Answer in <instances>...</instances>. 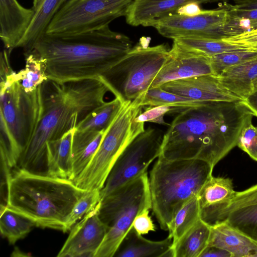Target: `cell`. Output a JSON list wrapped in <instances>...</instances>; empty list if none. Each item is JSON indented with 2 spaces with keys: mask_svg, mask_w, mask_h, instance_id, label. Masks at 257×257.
Returning a JSON list of instances; mask_svg holds the SVG:
<instances>
[{
  "mask_svg": "<svg viewBox=\"0 0 257 257\" xmlns=\"http://www.w3.org/2000/svg\"><path fill=\"white\" fill-rule=\"evenodd\" d=\"M173 42L185 49L199 52L209 57L223 52L243 48L222 40L178 38L174 39Z\"/></svg>",
  "mask_w": 257,
  "mask_h": 257,
  "instance_id": "cell-31",
  "label": "cell"
},
{
  "mask_svg": "<svg viewBox=\"0 0 257 257\" xmlns=\"http://www.w3.org/2000/svg\"><path fill=\"white\" fill-rule=\"evenodd\" d=\"M132 48L128 37L107 26L75 34L45 33L29 52L44 61L48 79L65 82L99 77Z\"/></svg>",
  "mask_w": 257,
  "mask_h": 257,
  "instance_id": "cell-3",
  "label": "cell"
},
{
  "mask_svg": "<svg viewBox=\"0 0 257 257\" xmlns=\"http://www.w3.org/2000/svg\"><path fill=\"white\" fill-rule=\"evenodd\" d=\"M213 170L201 160L157 159L149 178L152 209L162 230H168L180 208L198 195Z\"/></svg>",
  "mask_w": 257,
  "mask_h": 257,
  "instance_id": "cell-5",
  "label": "cell"
},
{
  "mask_svg": "<svg viewBox=\"0 0 257 257\" xmlns=\"http://www.w3.org/2000/svg\"><path fill=\"white\" fill-rule=\"evenodd\" d=\"M225 0H134L125 16L132 26L148 27L152 22L169 15L177 14L179 9L189 3L199 5Z\"/></svg>",
  "mask_w": 257,
  "mask_h": 257,
  "instance_id": "cell-17",
  "label": "cell"
},
{
  "mask_svg": "<svg viewBox=\"0 0 257 257\" xmlns=\"http://www.w3.org/2000/svg\"><path fill=\"white\" fill-rule=\"evenodd\" d=\"M43 0H33V4L32 8L36 12L39 8Z\"/></svg>",
  "mask_w": 257,
  "mask_h": 257,
  "instance_id": "cell-46",
  "label": "cell"
},
{
  "mask_svg": "<svg viewBox=\"0 0 257 257\" xmlns=\"http://www.w3.org/2000/svg\"><path fill=\"white\" fill-rule=\"evenodd\" d=\"M257 90V79L255 81L254 83V91Z\"/></svg>",
  "mask_w": 257,
  "mask_h": 257,
  "instance_id": "cell-47",
  "label": "cell"
},
{
  "mask_svg": "<svg viewBox=\"0 0 257 257\" xmlns=\"http://www.w3.org/2000/svg\"><path fill=\"white\" fill-rule=\"evenodd\" d=\"M172 238L153 241L144 237L132 227L121 242L114 256L118 257H172Z\"/></svg>",
  "mask_w": 257,
  "mask_h": 257,
  "instance_id": "cell-19",
  "label": "cell"
},
{
  "mask_svg": "<svg viewBox=\"0 0 257 257\" xmlns=\"http://www.w3.org/2000/svg\"><path fill=\"white\" fill-rule=\"evenodd\" d=\"M146 209H152L147 172L101 199L99 217L108 230L94 257L114 256L136 216Z\"/></svg>",
  "mask_w": 257,
  "mask_h": 257,
  "instance_id": "cell-9",
  "label": "cell"
},
{
  "mask_svg": "<svg viewBox=\"0 0 257 257\" xmlns=\"http://www.w3.org/2000/svg\"><path fill=\"white\" fill-rule=\"evenodd\" d=\"M222 220L257 241V204L235 209L219 221Z\"/></svg>",
  "mask_w": 257,
  "mask_h": 257,
  "instance_id": "cell-33",
  "label": "cell"
},
{
  "mask_svg": "<svg viewBox=\"0 0 257 257\" xmlns=\"http://www.w3.org/2000/svg\"><path fill=\"white\" fill-rule=\"evenodd\" d=\"M235 5H241L254 2L257 0H232Z\"/></svg>",
  "mask_w": 257,
  "mask_h": 257,
  "instance_id": "cell-45",
  "label": "cell"
},
{
  "mask_svg": "<svg viewBox=\"0 0 257 257\" xmlns=\"http://www.w3.org/2000/svg\"><path fill=\"white\" fill-rule=\"evenodd\" d=\"M234 5L237 8L241 9H257V1L241 5Z\"/></svg>",
  "mask_w": 257,
  "mask_h": 257,
  "instance_id": "cell-44",
  "label": "cell"
},
{
  "mask_svg": "<svg viewBox=\"0 0 257 257\" xmlns=\"http://www.w3.org/2000/svg\"><path fill=\"white\" fill-rule=\"evenodd\" d=\"M257 204V184L241 191L235 192L226 203L201 214V218L210 224L219 221L231 211L245 206Z\"/></svg>",
  "mask_w": 257,
  "mask_h": 257,
  "instance_id": "cell-29",
  "label": "cell"
},
{
  "mask_svg": "<svg viewBox=\"0 0 257 257\" xmlns=\"http://www.w3.org/2000/svg\"><path fill=\"white\" fill-rule=\"evenodd\" d=\"M149 43L148 38H142L125 56L99 76L109 91L122 102L145 93L170 57L166 45L150 47Z\"/></svg>",
  "mask_w": 257,
  "mask_h": 257,
  "instance_id": "cell-8",
  "label": "cell"
},
{
  "mask_svg": "<svg viewBox=\"0 0 257 257\" xmlns=\"http://www.w3.org/2000/svg\"><path fill=\"white\" fill-rule=\"evenodd\" d=\"M0 230L2 235L10 244L25 237L36 226L34 223L27 217L1 205Z\"/></svg>",
  "mask_w": 257,
  "mask_h": 257,
  "instance_id": "cell-27",
  "label": "cell"
},
{
  "mask_svg": "<svg viewBox=\"0 0 257 257\" xmlns=\"http://www.w3.org/2000/svg\"><path fill=\"white\" fill-rule=\"evenodd\" d=\"M243 100L247 107L253 113L254 116L257 117V90L254 91Z\"/></svg>",
  "mask_w": 257,
  "mask_h": 257,
  "instance_id": "cell-43",
  "label": "cell"
},
{
  "mask_svg": "<svg viewBox=\"0 0 257 257\" xmlns=\"http://www.w3.org/2000/svg\"><path fill=\"white\" fill-rule=\"evenodd\" d=\"M134 0H68L54 16L46 33L75 34L101 29L125 16Z\"/></svg>",
  "mask_w": 257,
  "mask_h": 257,
  "instance_id": "cell-10",
  "label": "cell"
},
{
  "mask_svg": "<svg viewBox=\"0 0 257 257\" xmlns=\"http://www.w3.org/2000/svg\"><path fill=\"white\" fill-rule=\"evenodd\" d=\"M229 15L249 21L254 30L257 26V9H241L225 3Z\"/></svg>",
  "mask_w": 257,
  "mask_h": 257,
  "instance_id": "cell-40",
  "label": "cell"
},
{
  "mask_svg": "<svg viewBox=\"0 0 257 257\" xmlns=\"http://www.w3.org/2000/svg\"><path fill=\"white\" fill-rule=\"evenodd\" d=\"M235 192L230 178L212 175L198 195L200 214L226 203L233 197Z\"/></svg>",
  "mask_w": 257,
  "mask_h": 257,
  "instance_id": "cell-24",
  "label": "cell"
},
{
  "mask_svg": "<svg viewBox=\"0 0 257 257\" xmlns=\"http://www.w3.org/2000/svg\"><path fill=\"white\" fill-rule=\"evenodd\" d=\"M145 93L122 103L91 162L74 183L85 190H101L117 159L126 147L144 131L145 122L136 118L142 112L141 101Z\"/></svg>",
  "mask_w": 257,
  "mask_h": 257,
  "instance_id": "cell-7",
  "label": "cell"
},
{
  "mask_svg": "<svg viewBox=\"0 0 257 257\" xmlns=\"http://www.w3.org/2000/svg\"><path fill=\"white\" fill-rule=\"evenodd\" d=\"M211 224L200 218L171 247L172 257H200L208 247Z\"/></svg>",
  "mask_w": 257,
  "mask_h": 257,
  "instance_id": "cell-23",
  "label": "cell"
},
{
  "mask_svg": "<svg viewBox=\"0 0 257 257\" xmlns=\"http://www.w3.org/2000/svg\"><path fill=\"white\" fill-rule=\"evenodd\" d=\"M6 206L36 226L64 232L74 206L87 190L69 179L17 168L7 180Z\"/></svg>",
  "mask_w": 257,
  "mask_h": 257,
  "instance_id": "cell-4",
  "label": "cell"
},
{
  "mask_svg": "<svg viewBox=\"0 0 257 257\" xmlns=\"http://www.w3.org/2000/svg\"><path fill=\"white\" fill-rule=\"evenodd\" d=\"M227 15L225 3L219 8L202 10L196 15H169L152 22L148 27L155 28L162 36L173 40L178 38L222 40L226 38L224 27Z\"/></svg>",
  "mask_w": 257,
  "mask_h": 257,
  "instance_id": "cell-12",
  "label": "cell"
},
{
  "mask_svg": "<svg viewBox=\"0 0 257 257\" xmlns=\"http://www.w3.org/2000/svg\"><path fill=\"white\" fill-rule=\"evenodd\" d=\"M200 257H232L230 252L223 249L208 246L201 254Z\"/></svg>",
  "mask_w": 257,
  "mask_h": 257,
  "instance_id": "cell-41",
  "label": "cell"
},
{
  "mask_svg": "<svg viewBox=\"0 0 257 257\" xmlns=\"http://www.w3.org/2000/svg\"><path fill=\"white\" fill-rule=\"evenodd\" d=\"M204 101H198L163 90L160 87L150 88L141 101L143 107L170 105L183 108L197 106Z\"/></svg>",
  "mask_w": 257,
  "mask_h": 257,
  "instance_id": "cell-32",
  "label": "cell"
},
{
  "mask_svg": "<svg viewBox=\"0 0 257 257\" xmlns=\"http://www.w3.org/2000/svg\"><path fill=\"white\" fill-rule=\"evenodd\" d=\"M208 246L226 250L232 257H257V241L231 225L225 220L211 225Z\"/></svg>",
  "mask_w": 257,
  "mask_h": 257,
  "instance_id": "cell-18",
  "label": "cell"
},
{
  "mask_svg": "<svg viewBox=\"0 0 257 257\" xmlns=\"http://www.w3.org/2000/svg\"><path fill=\"white\" fill-rule=\"evenodd\" d=\"M218 77L225 88L244 100L254 91L257 79V56L226 69Z\"/></svg>",
  "mask_w": 257,
  "mask_h": 257,
  "instance_id": "cell-20",
  "label": "cell"
},
{
  "mask_svg": "<svg viewBox=\"0 0 257 257\" xmlns=\"http://www.w3.org/2000/svg\"><path fill=\"white\" fill-rule=\"evenodd\" d=\"M68 0H43L35 12L32 23L18 48H23L25 54L32 50L34 44L46 33L51 20Z\"/></svg>",
  "mask_w": 257,
  "mask_h": 257,
  "instance_id": "cell-25",
  "label": "cell"
},
{
  "mask_svg": "<svg viewBox=\"0 0 257 257\" xmlns=\"http://www.w3.org/2000/svg\"><path fill=\"white\" fill-rule=\"evenodd\" d=\"M42 111L17 168L47 175L46 145L75 128L93 109L102 105L109 91L99 78L59 82L49 79L40 85Z\"/></svg>",
  "mask_w": 257,
  "mask_h": 257,
  "instance_id": "cell-2",
  "label": "cell"
},
{
  "mask_svg": "<svg viewBox=\"0 0 257 257\" xmlns=\"http://www.w3.org/2000/svg\"><path fill=\"white\" fill-rule=\"evenodd\" d=\"M199 4L195 3H189L180 8L178 11L177 14L193 16L199 14L202 10Z\"/></svg>",
  "mask_w": 257,
  "mask_h": 257,
  "instance_id": "cell-42",
  "label": "cell"
},
{
  "mask_svg": "<svg viewBox=\"0 0 257 257\" xmlns=\"http://www.w3.org/2000/svg\"><path fill=\"white\" fill-rule=\"evenodd\" d=\"M122 103L116 97L109 102H105L79 122L75 131L78 132L94 133L106 130L117 115Z\"/></svg>",
  "mask_w": 257,
  "mask_h": 257,
  "instance_id": "cell-26",
  "label": "cell"
},
{
  "mask_svg": "<svg viewBox=\"0 0 257 257\" xmlns=\"http://www.w3.org/2000/svg\"><path fill=\"white\" fill-rule=\"evenodd\" d=\"M25 55V68L16 72V75L25 90L30 92L37 89L48 78L45 63L41 58L32 52Z\"/></svg>",
  "mask_w": 257,
  "mask_h": 257,
  "instance_id": "cell-30",
  "label": "cell"
},
{
  "mask_svg": "<svg viewBox=\"0 0 257 257\" xmlns=\"http://www.w3.org/2000/svg\"><path fill=\"white\" fill-rule=\"evenodd\" d=\"M10 55L6 49L1 53L0 125L6 128L21 155L41 115V90L40 86L32 92L25 90L11 67Z\"/></svg>",
  "mask_w": 257,
  "mask_h": 257,
  "instance_id": "cell-6",
  "label": "cell"
},
{
  "mask_svg": "<svg viewBox=\"0 0 257 257\" xmlns=\"http://www.w3.org/2000/svg\"><path fill=\"white\" fill-rule=\"evenodd\" d=\"M101 200L100 190H87L72 209L66 221L64 232L71 230L77 222L92 210Z\"/></svg>",
  "mask_w": 257,
  "mask_h": 257,
  "instance_id": "cell-35",
  "label": "cell"
},
{
  "mask_svg": "<svg viewBox=\"0 0 257 257\" xmlns=\"http://www.w3.org/2000/svg\"><path fill=\"white\" fill-rule=\"evenodd\" d=\"M256 28H257V26H256V28H255L254 29H256Z\"/></svg>",
  "mask_w": 257,
  "mask_h": 257,
  "instance_id": "cell-48",
  "label": "cell"
},
{
  "mask_svg": "<svg viewBox=\"0 0 257 257\" xmlns=\"http://www.w3.org/2000/svg\"><path fill=\"white\" fill-rule=\"evenodd\" d=\"M222 40L240 47L257 52V33L247 31L223 39Z\"/></svg>",
  "mask_w": 257,
  "mask_h": 257,
  "instance_id": "cell-38",
  "label": "cell"
},
{
  "mask_svg": "<svg viewBox=\"0 0 257 257\" xmlns=\"http://www.w3.org/2000/svg\"><path fill=\"white\" fill-rule=\"evenodd\" d=\"M170 57L154 78L150 88L178 79L213 74L210 57L185 49L173 42Z\"/></svg>",
  "mask_w": 257,
  "mask_h": 257,
  "instance_id": "cell-14",
  "label": "cell"
},
{
  "mask_svg": "<svg viewBox=\"0 0 257 257\" xmlns=\"http://www.w3.org/2000/svg\"><path fill=\"white\" fill-rule=\"evenodd\" d=\"M163 90L198 101H235L241 100L225 88L218 76L206 74L171 81Z\"/></svg>",
  "mask_w": 257,
  "mask_h": 257,
  "instance_id": "cell-15",
  "label": "cell"
},
{
  "mask_svg": "<svg viewBox=\"0 0 257 257\" xmlns=\"http://www.w3.org/2000/svg\"><path fill=\"white\" fill-rule=\"evenodd\" d=\"M150 210L146 209L143 210L136 216L133 221V227L140 234H146L156 230L153 221L149 214Z\"/></svg>",
  "mask_w": 257,
  "mask_h": 257,
  "instance_id": "cell-39",
  "label": "cell"
},
{
  "mask_svg": "<svg viewBox=\"0 0 257 257\" xmlns=\"http://www.w3.org/2000/svg\"><path fill=\"white\" fill-rule=\"evenodd\" d=\"M257 56V52L242 48L210 57L213 74L218 76L226 69Z\"/></svg>",
  "mask_w": 257,
  "mask_h": 257,
  "instance_id": "cell-34",
  "label": "cell"
},
{
  "mask_svg": "<svg viewBox=\"0 0 257 257\" xmlns=\"http://www.w3.org/2000/svg\"><path fill=\"white\" fill-rule=\"evenodd\" d=\"M35 12L32 8H24L17 0H0V37L10 54L25 36Z\"/></svg>",
  "mask_w": 257,
  "mask_h": 257,
  "instance_id": "cell-16",
  "label": "cell"
},
{
  "mask_svg": "<svg viewBox=\"0 0 257 257\" xmlns=\"http://www.w3.org/2000/svg\"><path fill=\"white\" fill-rule=\"evenodd\" d=\"M105 131L94 133L74 131L72 144V181L77 178L91 162L101 143Z\"/></svg>",
  "mask_w": 257,
  "mask_h": 257,
  "instance_id": "cell-22",
  "label": "cell"
},
{
  "mask_svg": "<svg viewBox=\"0 0 257 257\" xmlns=\"http://www.w3.org/2000/svg\"><path fill=\"white\" fill-rule=\"evenodd\" d=\"M200 218V208L197 195L185 203L169 224L168 236L172 238V245L175 244Z\"/></svg>",
  "mask_w": 257,
  "mask_h": 257,
  "instance_id": "cell-28",
  "label": "cell"
},
{
  "mask_svg": "<svg viewBox=\"0 0 257 257\" xmlns=\"http://www.w3.org/2000/svg\"><path fill=\"white\" fill-rule=\"evenodd\" d=\"M254 116L243 100L204 101L180 112L165 133L160 158L198 160L212 168L237 146Z\"/></svg>",
  "mask_w": 257,
  "mask_h": 257,
  "instance_id": "cell-1",
  "label": "cell"
},
{
  "mask_svg": "<svg viewBox=\"0 0 257 257\" xmlns=\"http://www.w3.org/2000/svg\"><path fill=\"white\" fill-rule=\"evenodd\" d=\"M237 146L257 162V126L246 124L239 135Z\"/></svg>",
  "mask_w": 257,
  "mask_h": 257,
  "instance_id": "cell-37",
  "label": "cell"
},
{
  "mask_svg": "<svg viewBox=\"0 0 257 257\" xmlns=\"http://www.w3.org/2000/svg\"><path fill=\"white\" fill-rule=\"evenodd\" d=\"M74 131L75 128H72L61 138L47 143L48 175L71 179L73 171L72 144Z\"/></svg>",
  "mask_w": 257,
  "mask_h": 257,
  "instance_id": "cell-21",
  "label": "cell"
},
{
  "mask_svg": "<svg viewBox=\"0 0 257 257\" xmlns=\"http://www.w3.org/2000/svg\"><path fill=\"white\" fill-rule=\"evenodd\" d=\"M99 202L72 227L57 256L94 257L108 230L99 217Z\"/></svg>",
  "mask_w": 257,
  "mask_h": 257,
  "instance_id": "cell-13",
  "label": "cell"
},
{
  "mask_svg": "<svg viewBox=\"0 0 257 257\" xmlns=\"http://www.w3.org/2000/svg\"><path fill=\"white\" fill-rule=\"evenodd\" d=\"M187 108H183L170 105H159L148 106L145 110L141 112L135 119L137 122H151L160 124L170 125L164 120V116L167 113H179Z\"/></svg>",
  "mask_w": 257,
  "mask_h": 257,
  "instance_id": "cell-36",
  "label": "cell"
},
{
  "mask_svg": "<svg viewBox=\"0 0 257 257\" xmlns=\"http://www.w3.org/2000/svg\"><path fill=\"white\" fill-rule=\"evenodd\" d=\"M164 134L159 128L149 126L126 147L100 190L101 199L147 172L149 165L161 154Z\"/></svg>",
  "mask_w": 257,
  "mask_h": 257,
  "instance_id": "cell-11",
  "label": "cell"
}]
</instances>
